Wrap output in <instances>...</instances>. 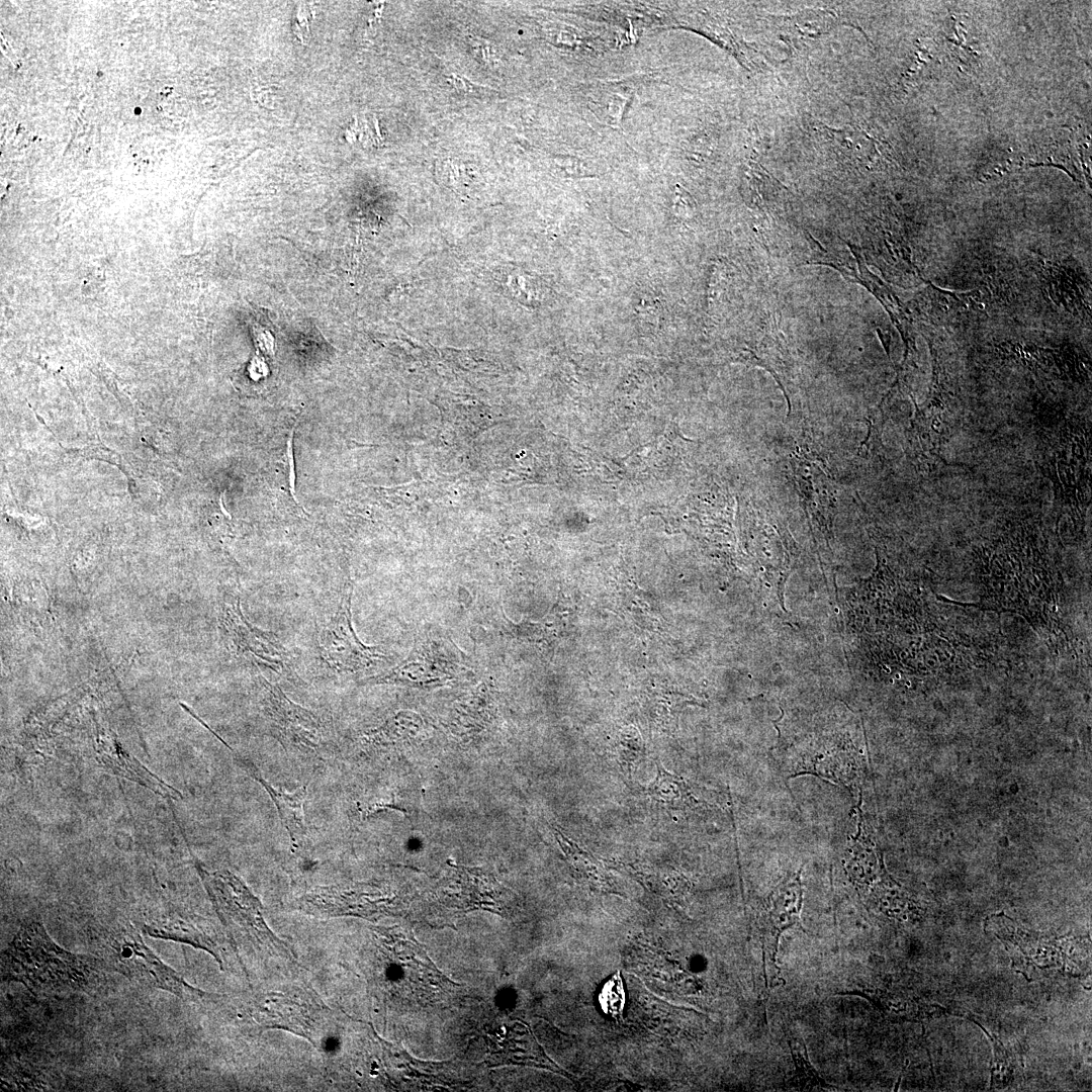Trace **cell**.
<instances>
[{
	"instance_id": "1",
	"label": "cell",
	"mask_w": 1092,
	"mask_h": 1092,
	"mask_svg": "<svg viewBox=\"0 0 1092 1092\" xmlns=\"http://www.w3.org/2000/svg\"><path fill=\"white\" fill-rule=\"evenodd\" d=\"M2 973L32 990L92 991L101 981L98 958L66 950L36 920L24 922L3 953Z\"/></svg>"
},
{
	"instance_id": "2",
	"label": "cell",
	"mask_w": 1092,
	"mask_h": 1092,
	"mask_svg": "<svg viewBox=\"0 0 1092 1092\" xmlns=\"http://www.w3.org/2000/svg\"><path fill=\"white\" fill-rule=\"evenodd\" d=\"M197 871L235 952L297 963L289 945L266 923L260 900L239 877L229 871L210 873L200 866Z\"/></svg>"
},
{
	"instance_id": "3",
	"label": "cell",
	"mask_w": 1092,
	"mask_h": 1092,
	"mask_svg": "<svg viewBox=\"0 0 1092 1092\" xmlns=\"http://www.w3.org/2000/svg\"><path fill=\"white\" fill-rule=\"evenodd\" d=\"M379 954L373 973L377 987L385 996L430 1002L443 995L451 982L428 956L413 935L399 927L373 928Z\"/></svg>"
},
{
	"instance_id": "4",
	"label": "cell",
	"mask_w": 1092,
	"mask_h": 1092,
	"mask_svg": "<svg viewBox=\"0 0 1092 1092\" xmlns=\"http://www.w3.org/2000/svg\"><path fill=\"white\" fill-rule=\"evenodd\" d=\"M91 943L105 967L131 981L170 992L181 999H198L205 995L159 959L130 924L94 930Z\"/></svg>"
},
{
	"instance_id": "5",
	"label": "cell",
	"mask_w": 1092,
	"mask_h": 1092,
	"mask_svg": "<svg viewBox=\"0 0 1092 1092\" xmlns=\"http://www.w3.org/2000/svg\"><path fill=\"white\" fill-rule=\"evenodd\" d=\"M253 1014L266 1028L292 1032L320 1051L331 1048V1008L310 989L294 986L264 993L256 999Z\"/></svg>"
},
{
	"instance_id": "6",
	"label": "cell",
	"mask_w": 1092,
	"mask_h": 1092,
	"mask_svg": "<svg viewBox=\"0 0 1092 1092\" xmlns=\"http://www.w3.org/2000/svg\"><path fill=\"white\" fill-rule=\"evenodd\" d=\"M467 668L460 650L448 639L421 634L408 656L387 672L364 684H390L412 688H438L454 684Z\"/></svg>"
},
{
	"instance_id": "7",
	"label": "cell",
	"mask_w": 1092,
	"mask_h": 1092,
	"mask_svg": "<svg viewBox=\"0 0 1092 1092\" xmlns=\"http://www.w3.org/2000/svg\"><path fill=\"white\" fill-rule=\"evenodd\" d=\"M258 708L264 721L284 747L304 754H318L326 728L313 712L295 704L275 685L259 676Z\"/></svg>"
},
{
	"instance_id": "8",
	"label": "cell",
	"mask_w": 1092,
	"mask_h": 1092,
	"mask_svg": "<svg viewBox=\"0 0 1092 1092\" xmlns=\"http://www.w3.org/2000/svg\"><path fill=\"white\" fill-rule=\"evenodd\" d=\"M353 588L349 584L343 590L339 607L324 625L318 636L323 658L335 670L360 673L376 667L385 660L377 646L362 643L352 625L351 601Z\"/></svg>"
},
{
	"instance_id": "9",
	"label": "cell",
	"mask_w": 1092,
	"mask_h": 1092,
	"mask_svg": "<svg viewBox=\"0 0 1092 1092\" xmlns=\"http://www.w3.org/2000/svg\"><path fill=\"white\" fill-rule=\"evenodd\" d=\"M803 885L801 870L778 885L760 907L758 918L762 948L764 986L771 988L779 977L777 963L782 934L795 926H801Z\"/></svg>"
},
{
	"instance_id": "10",
	"label": "cell",
	"mask_w": 1092,
	"mask_h": 1092,
	"mask_svg": "<svg viewBox=\"0 0 1092 1092\" xmlns=\"http://www.w3.org/2000/svg\"><path fill=\"white\" fill-rule=\"evenodd\" d=\"M299 908L318 917L354 916L371 919L396 909L395 898L373 885L316 887L298 900Z\"/></svg>"
},
{
	"instance_id": "11",
	"label": "cell",
	"mask_w": 1092,
	"mask_h": 1092,
	"mask_svg": "<svg viewBox=\"0 0 1092 1092\" xmlns=\"http://www.w3.org/2000/svg\"><path fill=\"white\" fill-rule=\"evenodd\" d=\"M222 615L223 625L238 655L277 673L288 669V651L273 633L257 628L245 618L239 597L224 604Z\"/></svg>"
},
{
	"instance_id": "12",
	"label": "cell",
	"mask_w": 1092,
	"mask_h": 1092,
	"mask_svg": "<svg viewBox=\"0 0 1092 1092\" xmlns=\"http://www.w3.org/2000/svg\"><path fill=\"white\" fill-rule=\"evenodd\" d=\"M373 1033L380 1046L378 1061L381 1072L394 1087L449 1085V1079L442 1072L444 1070L442 1065L416 1060L401 1046L390 1043L378 1036L374 1029Z\"/></svg>"
},
{
	"instance_id": "13",
	"label": "cell",
	"mask_w": 1092,
	"mask_h": 1092,
	"mask_svg": "<svg viewBox=\"0 0 1092 1092\" xmlns=\"http://www.w3.org/2000/svg\"><path fill=\"white\" fill-rule=\"evenodd\" d=\"M143 928L150 936L187 943L203 949L214 958L220 968L223 967L222 936L199 918L173 915L147 923Z\"/></svg>"
},
{
	"instance_id": "14",
	"label": "cell",
	"mask_w": 1092,
	"mask_h": 1092,
	"mask_svg": "<svg viewBox=\"0 0 1092 1092\" xmlns=\"http://www.w3.org/2000/svg\"><path fill=\"white\" fill-rule=\"evenodd\" d=\"M794 479L804 507L821 524L831 520L835 508V489L826 474L816 465L796 461Z\"/></svg>"
},
{
	"instance_id": "15",
	"label": "cell",
	"mask_w": 1092,
	"mask_h": 1092,
	"mask_svg": "<svg viewBox=\"0 0 1092 1092\" xmlns=\"http://www.w3.org/2000/svg\"><path fill=\"white\" fill-rule=\"evenodd\" d=\"M488 1040L491 1065L514 1064L551 1068L548 1065L550 1061L545 1057L530 1030L519 1024L511 1026L503 1036Z\"/></svg>"
},
{
	"instance_id": "16",
	"label": "cell",
	"mask_w": 1092,
	"mask_h": 1092,
	"mask_svg": "<svg viewBox=\"0 0 1092 1092\" xmlns=\"http://www.w3.org/2000/svg\"><path fill=\"white\" fill-rule=\"evenodd\" d=\"M252 777L269 794L278 810L281 822L288 832L291 844L294 848H297L303 843L307 834L303 813V804L307 793L306 786H302L293 793H285L275 789L255 772L252 774Z\"/></svg>"
},
{
	"instance_id": "17",
	"label": "cell",
	"mask_w": 1092,
	"mask_h": 1092,
	"mask_svg": "<svg viewBox=\"0 0 1092 1092\" xmlns=\"http://www.w3.org/2000/svg\"><path fill=\"white\" fill-rule=\"evenodd\" d=\"M99 759L102 764L110 768L116 775L132 780L153 791L173 798H179L180 793L168 786L162 780L153 775L140 761L130 756L118 744L113 751L98 748Z\"/></svg>"
},
{
	"instance_id": "18",
	"label": "cell",
	"mask_w": 1092,
	"mask_h": 1092,
	"mask_svg": "<svg viewBox=\"0 0 1092 1092\" xmlns=\"http://www.w3.org/2000/svg\"><path fill=\"white\" fill-rule=\"evenodd\" d=\"M656 777L646 791L652 802L669 810L696 808L700 802L694 797L689 784L682 778L667 771L660 761L656 762Z\"/></svg>"
},
{
	"instance_id": "19",
	"label": "cell",
	"mask_w": 1092,
	"mask_h": 1092,
	"mask_svg": "<svg viewBox=\"0 0 1092 1092\" xmlns=\"http://www.w3.org/2000/svg\"><path fill=\"white\" fill-rule=\"evenodd\" d=\"M462 894V908L500 909L499 894L491 881L476 875V871L462 870L459 873Z\"/></svg>"
},
{
	"instance_id": "20",
	"label": "cell",
	"mask_w": 1092,
	"mask_h": 1092,
	"mask_svg": "<svg viewBox=\"0 0 1092 1092\" xmlns=\"http://www.w3.org/2000/svg\"><path fill=\"white\" fill-rule=\"evenodd\" d=\"M554 836L562 852L573 869L587 879L594 886L603 887L607 882L601 863L577 843L566 837L560 830L554 829Z\"/></svg>"
},
{
	"instance_id": "21",
	"label": "cell",
	"mask_w": 1092,
	"mask_h": 1092,
	"mask_svg": "<svg viewBox=\"0 0 1092 1092\" xmlns=\"http://www.w3.org/2000/svg\"><path fill=\"white\" fill-rule=\"evenodd\" d=\"M789 1045L792 1052V1057L795 1062L796 1073L791 1080L792 1087L795 1090H820L825 1091L833 1086L826 1083L810 1064L806 1048L803 1044H792L789 1041Z\"/></svg>"
},
{
	"instance_id": "22",
	"label": "cell",
	"mask_w": 1092,
	"mask_h": 1092,
	"mask_svg": "<svg viewBox=\"0 0 1092 1092\" xmlns=\"http://www.w3.org/2000/svg\"><path fill=\"white\" fill-rule=\"evenodd\" d=\"M831 18L824 12H805L794 16L791 27L800 35L816 36L825 31L831 23Z\"/></svg>"
},
{
	"instance_id": "23",
	"label": "cell",
	"mask_w": 1092,
	"mask_h": 1092,
	"mask_svg": "<svg viewBox=\"0 0 1092 1092\" xmlns=\"http://www.w3.org/2000/svg\"><path fill=\"white\" fill-rule=\"evenodd\" d=\"M295 426H296V423L294 424V426L290 430L289 436H288L287 441H286L285 459H286V463H287V480H288V487H289L290 495L292 496L295 504L301 510H304L298 503V499H297V496H296V490H295L296 474H295V463H294L293 444H292L293 443V435H294Z\"/></svg>"
},
{
	"instance_id": "24",
	"label": "cell",
	"mask_w": 1092,
	"mask_h": 1092,
	"mask_svg": "<svg viewBox=\"0 0 1092 1092\" xmlns=\"http://www.w3.org/2000/svg\"><path fill=\"white\" fill-rule=\"evenodd\" d=\"M312 18L311 11L303 4H299L293 21V30L302 43L309 35V25Z\"/></svg>"
}]
</instances>
